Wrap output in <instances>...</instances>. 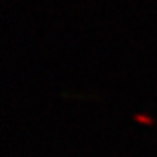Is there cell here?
I'll use <instances>...</instances> for the list:
<instances>
[{
  "label": "cell",
  "instance_id": "cell-1",
  "mask_svg": "<svg viewBox=\"0 0 157 157\" xmlns=\"http://www.w3.org/2000/svg\"><path fill=\"white\" fill-rule=\"evenodd\" d=\"M135 119L138 121V122H141V124H154V119L147 117V115H136Z\"/></svg>",
  "mask_w": 157,
  "mask_h": 157
}]
</instances>
